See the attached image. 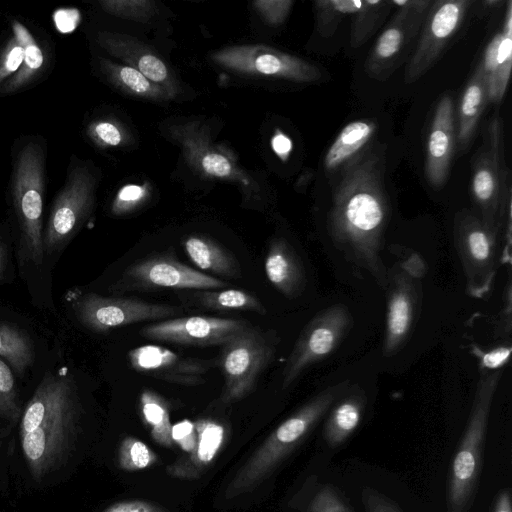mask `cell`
Segmentation results:
<instances>
[{"label": "cell", "mask_w": 512, "mask_h": 512, "mask_svg": "<svg viewBox=\"0 0 512 512\" xmlns=\"http://www.w3.org/2000/svg\"><path fill=\"white\" fill-rule=\"evenodd\" d=\"M381 157L368 149L341 171L333 192L327 227L334 246L385 289L381 257L389 207Z\"/></svg>", "instance_id": "obj_1"}, {"label": "cell", "mask_w": 512, "mask_h": 512, "mask_svg": "<svg viewBox=\"0 0 512 512\" xmlns=\"http://www.w3.org/2000/svg\"><path fill=\"white\" fill-rule=\"evenodd\" d=\"M80 400L72 375L47 371L20 422V443L36 481L64 464L74 441Z\"/></svg>", "instance_id": "obj_2"}, {"label": "cell", "mask_w": 512, "mask_h": 512, "mask_svg": "<svg viewBox=\"0 0 512 512\" xmlns=\"http://www.w3.org/2000/svg\"><path fill=\"white\" fill-rule=\"evenodd\" d=\"M47 145L41 137L24 139L13 154L10 180L12 208L19 227L23 261L38 266L44 257L42 216Z\"/></svg>", "instance_id": "obj_3"}, {"label": "cell", "mask_w": 512, "mask_h": 512, "mask_svg": "<svg viewBox=\"0 0 512 512\" xmlns=\"http://www.w3.org/2000/svg\"><path fill=\"white\" fill-rule=\"evenodd\" d=\"M500 377V371L483 372L477 382L467 426L451 465L447 512H468L473 503L490 409Z\"/></svg>", "instance_id": "obj_4"}, {"label": "cell", "mask_w": 512, "mask_h": 512, "mask_svg": "<svg viewBox=\"0 0 512 512\" xmlns=\"http://www.w3.org/2000/svg\"><path fill=\"white\" fill-rule=\"evenodd\" d=\"M349 386L341 381L311 397L271 434L264 446L245 466L230 486V495L243 491L287 455L327 415L332 405Z\"/></svg>", "instance_id": "obj_5"}, {"label": "cell", "mask_w": 512, "mask_h": 512, "mask_svg": "<svg viewBox=\"0 0 512 512\" xmlns=\"http://www.w3.org/2000/svg\"><path fill=\"white\" fill-rule=\"evenodd\" d=\"M99 175L88 162L72 156L63 186L55 196L43 231L44 253L62 250L91 215Z\"/></svg>", "instance_id": "obj_6"}, {"label": "cell", "mask_w": 512, "mask_h": 512, "mask_svg": "<svg viewBox=\"0 0 512 512\" xmlns=\"http://www.w3.org/2000/svg\"><path fill=\"white\" fill-rule=\"evenodd\" d=\"M425 261L409 252L387 269L386 324L383 354L390 357L398 353L407 342L419 315L422 298V280L426 274Z\"/></svg>", "instance_id": "obj_7"}, {"label": "cell", "mask_w": 512, "mask_h": 512, "mask_svg": "<svg viewBox=\"0 0 512 512\" xmlns=\"http://www.w3.org/2000/svg\"><path fill=\"white\" fill-rule=\"evenodd\" d=\"M453 243L462 266L467 293L482 298L490 292L500 260V238L468 209L455 214Z\"/></svg>", "instance_id": "obj_8"}, {"label": "cell", "mask_w": 512, "mask_h": 512, "mask_svg": "<svg viewBox=\"0 0 512 512\" xmlns=\"http://www.w3.org/2000/svg\"><path fill=\"white\" fill-rule=\"evenodd\" d=\"M396 11L365 61V72L387 79L409 57L432 4L431 0H391Z\"/></svg>", "instance_id": "obj_9"}, {"label": "cell", "mask_w": 512, "mask_h": 512, "mask_svg": "<svg viewBox=\"0 0 512 512\" xmlns=\"http://www.w3.org/2000/svg\"><path fill=\"white\" fill-rule=\"evenodd\" d=\"M349 309L336 304L318 312L298 336L282 373V387L288 388L311 365L332 354L352 327Z\"/></svg>", "instance_id": "obj_10"}, {"label": "cell", "mask_w": 512, "mask_h": 512, "mask_svg": "<svg viewBox=\"0 0 512 512\" xmlns=\"http://www.w3.org/2000/svg\"><path fill=\"white\" fill-rule=\"evenodd\" d=\"M211 58L220 67L243 75L297 83H314L321 79V71L314 64L262 44L225 47L212 53Z\"/></svg>", "instance_id": "obj_11"}, {"label": "cell", "mask_w": 512, "mask_h": 512, "mask_svg": "<svg viewBox=\"0 0 512 512\" xmlns=\"http://www.w3.org/2000/svg\"><path fill=\"white\" fill-rule=\"evenodd\" d=\"M273 354L271 342L250 326L223 344L219 364L224 377V400L238 401L248 395Z\"/></svg>", "instance_id": "obj_12"}, {"label": "cell", "mask_w": 512, "mask_h": 512, "mask_svg": "<svg viewBox=\"0 0 512 512\" xmlns=\"http://www.w3.org/2000/svg\"><path fill=\"white\" fill-rule=\"evenodd\" d=\"M227 285L221 279L191 268L171 253L157 254L129 265L111 285L110 291L122 293L151 289H220Z\"/></svg>", "instance_id": "obj_13"}, {"label": "cell", "mask_w": 512, "mask_h": 512, "mask_svg": "<svg viewBox=\"0 0 512 512\" xmlns=\"http://www.w3.org/2000/svg\"><path fill=\"white\" fill-rule=\"evenodd\" d=\"M472 1L436 0L428 10L418 41L404 71V81L419 80L438 61L459 31Z\"/></svg>", "instance_id": "obj_14"}, {"label": "cell", "mask_w": 512, "mask_h": 512, "mask_svg": "<svg viewBox=\"0 0 512 512\" xmlns=\"http://www.w3.org/2000/svg\"><path fill=\"white\" fill-rule=\"evenodd\" d=\"M73 309L78 320L97 333L142 321L165 319L183 312L178 306L155 304L137 298L104 297L95 293H87L76 299Z\"/></svg>", "instance_id": "obj_15"}, {"label": "cell", "mask_w": 512, "mask_h": 512, "mask_svg": "<svg viewBox=\"0 0 512 512\" xmlns=\"http://www.w3.org/2000/svg\"><path fill=\"white\" fill-rule=\"evenodd\" d=\"M170 133L181 145L190 166L199 174L234 181L244 191H253L254 185L250 176L237 165L230 153L211 142L206 130L198 122L174 124L170 127Z\"/></svg>", "instance_id": "obj_16"}, {"label": "cell", "mask_w": 512, "mask_h": 512, "mask_svg": "<svg viewBox=\"0 0 512 512\" xmlns=\"http://www.w3.org/2000/svg\"><path fill=\"white\" fill-rule=\"evenodd\" d=\"M248 326L243 320L199 315L150 324L142 328L140 334L152 340L176 344L222 346Z\"/></svg>", "instance_id": "obj_17"}, {"label": "cell", "mask_w": 512, "mask_h": 512, "mask_svg": "<svg viewBox=\"0 0 512 512\" xmlns=\"http://www.w3.org/2000/svg\"><path fill=\"white\" fill-rule=\"evenodd\" d=\"M128 360L131 367L140 374L184 386L203 384L205 375L215 364L211 359L183 356L154 344L131 349Z\"/></svg>", "instance_id": "obj_18"}, {"label": "cell", "mask_w": 512, "mask_h": 512, "mask_svg": "<svg viewBox=\"0 0 512 512\" xmlns=\"http://www.w3.org/2000/svg\"><path fill=\"white\" fill-rule=\"evenodd\" d=\"M456 147L455 105L451 95L445 94L434 109L425 145L424 171L431 187L445 184Z\"/></svg>", "instance_id": "obj_19"}, {"label": "cell", "mask_w": 512, "mask_h": 512, "mask_svg": "<svg viewBox=\"0 0 512 512\" xmlns=\"http://www.w3.org/2000/svg\"><path fill=\"white\" fill-rule=\"evenodd\" d=\"M97 44L111 56L122 60L152 82L164 87L174 96L178 82L167 64L148 46L134 37L110 31H99Z\"/></svg>", "instance_id": "obj_20"}, {"label": "cell", "mask_w": 512, "mask_h": 512, "mask_svg": "<svg viewBox=\"0 0 512 512\" xmlns=\"http://www.w3.org/2000/svg\"><path fill=\"white\" fill-rule=\"evenodd\" d=\"M502 25L487 44L481 67L488 89L489 103L498 104L503 99L512 67V1L505 7Z\"/></svg>", "instance_id": "obj_21"}, {"label": "cell", "mask_w": 512, "mask_h": 512, "mask_svg": "<svg viewBox=\"0 0 512 512\" xmlns=\"http://www.w3.org/2000/svg\"><path fill=\"white\" fill-rule=\"evenodd\" d=\"M366 404L365 391L357 384L349 385L327 413L323 437L328 446L337 448L352 436L362 421Z\"/></svg>", "instance_id": "obj_22"}, {"label": "cell", "mask_w": 512, "mask_h": 512, "mask_svg": "<svg viewBox=\"0 0 512 512\" xmlns=\"http://www.w3.org/2000/svg\"><path fill=\"white\" fill-rule=\"evenodd\" d=\"M265 273L269 282L289 298L301 294L305 286V272L292 246L281 237L273 238L265 257Z\"/></svg>", "instance_id": "obj_23"}, {"label": "cell", "mask_w": 512, "mask_h": 512, "mask_svg": "<svg viewBox=\"0 0 512 512\" xmlns=\"http://www.w3.org/2000/svg\"><path fill=\"white\" fill-rule=\"evenodd\" d=\"M376 123L359 119L345 125L327 149L324 156L326 174L341 172L367 150L376 132Z\"/></svg>", "instance_id": "obj_24"}, {"label": "cell", "mask_w": 512, "mask_h": 512, "mask_svg": "<svg viewBox=\"0 0 512 512\" xmlns=\"http://www.w3.org/2000/svg\"><path fill=\"white\" fill-rule=\"evenodd\" d=\"M489 103L485 77L478 65L459 101L456 117L457 148L465 150L472 141L480 117Z\"/></svg>", "instance_id": "obj_25"}, {"label": "cell", "mask_w": 512, "mask_h": 512, "mask_svg": "<svg viewBox=\"0 0 512 512\" xmlns=\"http://www.w3.org/2000/svg\"><path fill=\"white\" fill-rule=\"evenodd\" d=\"M184 249L200 269L226 278H238L241 268L237 259L221 244L204 235H191L184 240Z\"/></svg>", "instance_id": "obj_26"}, {"label": "cell", "mask_w": 512, "mask_h": 512, "mask_svg": "<svg viewBox=\"0 0 512 512\" xmlns=\"http://www.w3.org/2000/svg\"><path fill=\"white\" fill-rule=\"evenodd\" d=\"M99 69L108 82L127 95L163 102L174 97L167 89L152 82L136 69L99 58Z\"/></svg>", "instance_id": "obj_27"}, {"label": "cell", "mask_w": 512, "mask_h": 512, "mask_svg": "<svg viewBox=\"0 0 512 512\" xmlns=\"http://www.w3.org/2000/svg\"><path fill=\"white\" fill-rule=\"evenodd\" d=\"M11 31L23 46L24 59L20 70L0 86V96L19 92L29 86L40 75L45 65L44 52L30 30L22 22L14 19L11 22Z\"/></svg>", "instance_id": "obj_28"}, {"label": "cell", "mask_w": 512, "mask_h": 512, "mask_svg": "<svg viewBox=\"0 0 512 512\" xmlns=\"http://www.w3.org/2000/svg\"><path fill=\"white\" fill-rule=\"evenodd\" d=\"M0 356L22 375L34 363V345L26 332L0 321Z\"/></svg>", "instance_id": "obj_29"}, {"label": "cell", "mask_w": 512, "mask_h": 512, "mask_svg": "<svg viewBox=\"0 0 512 512\" xmlns=\"http://www.w3.org/2000/svg\"><path fill=\"white\" fill-rule=\"evenodd\" d=\"M391 0H362L353 15L350 44L353 48L363 46L378 30L392 9Z\"/></svg>", "instance_id": "obj_30"}, {"label": "cell", "mask_w": 512, "mask_h": 512, "mask_svg": "<svg viewBox=\"0 0 512 512\" xmlns=\"http://www.w3.org/2000/svg\"><path fill=\"white\" fill-rule=\"evenodd\" d=\"M213 290H201L195 294V299L201 306L209 309L245 310L261 315L267 313L263 303L247 291L240 289Z\"/></svg>", "instance_id": "obj_31"}, {"label": "cell", "mask_w": 512, "mask_h": 512, "mask_svg": "<svg viewBox=\"0 0 512 512\" xmlns=\"http://www.w3.org/2000/svg\"><path fill=\"white\" fill-rule=\"evenodd\" d=\"M362 0H317L314 2L316 27L324 38L331 37L346 16H353Z\"/></svg>", "instance_id": "obj_32"}, {"label": "cell", "mask_w": 512, "mask_h": 512, "mask_svg": "<svg viewBox=\"0 0 512 512\" xmlns=\"http://www.w3.org/2000/svg\"><path fill=\"white\" fill-rule=\"evenodd\" d=\"M140 405L145 421L152 426V433L158 441L168 442L171 425L166 401L156 392L146 389L140 395Z\"/></svg>", "instance_id": "obj_33"}, {"label": "cell", "mask_w": 512, "mask_h": 512, "mask_svg": "<svg viewBox=\"0 0 512 512\" xmlns=\"http://www.w3.org/2000/svg\"><path fill=\"white\" fill-rule=\"evenodd\" d=\"M100 8L115 17L147 22L156 13V3L150 0H102Z\"/></svg>", "instance_id": "obj_34"}, {"label": "cell", "mask_w": 512, "mask_h": 512, "mask_svg": "<svg viewBox=\"0 0 512 512\" xmlns=\"http://www.w3.org/2000/svg\"><path fill=\"white\" fill-rule=\"evenodd\" d=\"M306 512H353L341 493L331 484L315 487Z\"/></svg>", "instance_id": "obj_35"}, {"label": "cell", "mask_w": 512, "mask_h": 512, "mask_svg": "<svg viewBox=\"0 0 512 512\" xmlns=\"http://www.w3.org/2000/svg\"><path fill=\"white\" fill-rule=\"evenodd\" d=\"M0 414L15 420L20 414V405L15 379L10 367L0 359Z\"/></svg>", "instance_id": "obj_36"}, {"label": "cell", "mask_w": 512, "mask_h": 512, "mask_svg": "<svg viewBox=\"0 0 512 512\" xmlns=\"http://www.w3.org/2000/svg\"><path fill=\"white\" fill-rule=\"evenodd\" d=\"M88 138L98 147L119 146L124 141L123 129L114 121L95 120L86 128Z\"/></svg>", "instance_id": "obj_37"}, {"label": "cell", "mask_w": 512, "mask_h": 512, "mask_svg": "<svg viewBox=\"0 0 512 512\" xmlns=\"http://www.w3.org/2000/svg\"><path fill=\"white\" fill-rule=\"evenodd\" d=\"M196 427L199 433L198 458L203 462H209L222 442L223 428L206 420L198 421Z\"/></svg>", "instance_id": "obj_38"}, {"label": "cell", "mask_w": 512, "mask_h": 512, "mask_svg": "<svg viewBox=\"0 0 512 512\" xmlns=\"http://www.w3.org/2000/svg\"><path fill=\"white\" fill-rule=\"evenodd\" d=\"M23 59V46L18 38L12 34L0 52V86L20 70Z\"/></svg>", "instance_id": "obj_39"}, {"label": "cell", "mask_w": 512, "mask_h": 512, "mask_svg": "<svg viewBox=\"0 0 512 512\" xmlns=\"http://www.w3.org/2000/svg\"><path fill=\"white\" fill-rule=\"evenodd\" d=\"M155 460L150 449L141 441L127 438L120 451V462L124 468H145Z\"/></svg>", "instance_id": "obj_40"}, {"label": "cell", "mask_w": 512, "mask_h": 512, "mask_svg": "<svg viewBox=\"0 0 512 512\" xmlns=\"http://www.w3.org/2000/svg\"><path fill=\"white\" fill-rule=\"evenodd\" d=\"M145 197L146 190L143 187L135 184L126 185L118 191L114 198L111 212L116 216L130 213L144 201Z\"/></svg>", "instance_id": "obj_41"}, {"label": "cell", "mask_w": 512, "mask_h": 512, "mask_svg": "<svg viewBox=\"0 0 512 512\" xmlns=\"http://www.w3.org/2000/svg\"><path fill=\"white\" fill-rule=\"evenodd\" d=\"M293 4L291 0H258L252 3L265 22L273 26L281 25L286 20Z\"/></svg>", "instance_id": "obj_42"}, {"label": "cell", "mask_w": 512, "mask_h": 512, "mask_svg": "<svg viewBox=\"0 0 512 512\" xmlns=\"http://www.w3.org/2000/svg\"><path fill=\"white\" fill-rule=\"evenodd\" d=\"M479 358L480 367L484 372L498 371L509 362L511 354V345L503 344L492 348L486 352L479 351L476 353Z\"/></svg>", "instance_id": "obj_43"}, {"label": "cell", "mask_w": 512, "mask_h": 512, "mask_svg": "<svg viewBox=\"0 0 512 512\" xmlns=\"http://www.w3.org/2000/svg\"><path fill=\"white\" fill-rule=\"evenodd\" d=\"M361 500L365 512H402L389 498L371 487L362 490Z\"/></svg>", "instance_id": "obj_44"}, {"label": "cell", "mask_w": 512, "mask_h": 512, "mask_svg": "<svg viewBox=\"0 0 512 512\" xmlns=\"http://www.w3.org/2000/svg\"><path fill=\"white\" fill-rule=\"evenodd\" d=\"M512 289H511V279L508 278V282L506 285V288L504 290V307L500 313V317L497 321V333L502 336L506 337L509 336L511 332V297Z\"/></svg>", "instance_id": "obj_45"}, {"label": "cell", "mask_w": 512, "mask_h": 512, "mask_svg": "<svg viewBox=\"0 0 512 512\" xmlns=\"http://www.w3.org/2000/svg\"><path fill=\"white\" fill-rule=\"evenodd\" d=\"M194 425L189 420L176 423L171 428V438L179 442L185 450H190L195 444Z\"/></svg>", "instance_id": "obj_46"}, {"label": "cell", "mask_w": 512, "mask_h": 512, "mask_svg": "<svg viewBox=\"0 0 512 512\" xmlns=\"http://www.w3.org/2000/svg\"><path fill=\"white\" fill-rule=\"evenodd\" d=\"M103 512H163L158 507L146 502L130 501L113 504Z\"/></svg>", "instance_id": "obj_47"}, {"label": "cell", "mask_w": 512, "mask_h": 512, "mask_svg": "<svg viewBox=\"0 0 512 512\" xmlns=\"http://www.w3.org/2000/svg\"><path fill=\"white\" fill-rule=\"evenodd\" d=\"M271 146L274 152L282 160H286L292 150V142L290 138L282 133H277L273 136Z\"/></svg>", "instance_id": "obj_48"}, {"label": "cell", "mask_w": 512, "mask_h": 512, "mask_svg": "<svg viewBox=\"0 0 512 512\" xmlns=\"http://www.w3.org/2000/svg\"><path fill=\"white\" fill-rule=\"evenodd\" d=\"M493 512H512L511 496L508 490H502L497 495Z\"/></svg>", "instance_id": "obj_49"}, {"label": "cell", "mask_w": 512, "mask_h": 512, "mask_svg": "<svg viewBox=\"0 0 512 512\" xmlns=\"http://www.w3.org/2000/svg\"><path fill=\"white\" fill-rule=\"evenodd\" d=\"M6 263V251L4 247V243L0 239V275L2 274Z\"/></svg>", "instance_id": "obj_50"}, {"label": "cell", "mask_w": 512, "mask_h": 512, "mask_svg": "<svg viewBox=\"0 0 512 512\" xmlns=\"http://www.w3.org/2000/svg\"><path fill=\"white\" fill-rule=\"evenodd\" d=\"M312 178H313V171L307 170L305 172V174L300 177L297 184L302 185V186H304V185L307 186Z\"/></svg>", "instance_id": "obj_51"}]
</instances>
